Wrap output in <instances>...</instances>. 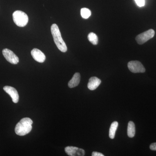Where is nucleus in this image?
<instances>
[{"mask_svg":"<svg viewBox=\"0 0 156 156\" xmlns=\"http://www.w3.org/2000/svg\"><path fill=\"white\" fill-rule=\"evenodd\" d=\"M155 32L154 30H149L137 35L136 37V41L139 44H143L151 39L152 38Z\"/></svg>","mask_w":156,"mask_h":156,"instance_id":"4","label":"nucleus"},{"mask_svg":"<svg viewBox=\"0 0 156 156\" xmlns=\"http://www.w3.org/2000/svg\"><path fill=\"white\" fill-rule=\"evenodd\" d=\"M92 156H104L103 154L101 153L98 152L94 151L92 152Z\"/></svg>","mask_w":156,"mask_h":156,"instance_id":"17","label":"nucleus"},{"mask_svg":"<svg viewBox=\"0 0 156 156\" xmlns=\"http://www.w3.org/2000/svg\"><path fill=\"white\" fill-rule=\"evenodd\" d=\"M101 83V80L96 77H92L89 79L88 84V89L90 90H94L97 89Z\"/></svg>","mask_w":156,"mask_h":156,"instance_id":"10","label":"nucleus"},{"mask_svg":"<svg viewBox=\"0 0 156 156\" xmlns=\"http://www.w3.org/2000/svg\"><path fill=\"white\" fill-rule=\"evenodd\" d=\"M88 40L92 44L97 45L98 44V37L94 33H90L88 36Z\"/></svg>","mask_w":156,"mask_h":156,"instance_id":"14","label":"nucleus"},{"mask_svg":"<svg viewBox=\"0 0 156 156\" xmlns=\"http://www.w3.org/2000/svg\"><path fill=\"white\" fill-rule=\"evenodd\" d=\"M128 69L130 71L133 73H144L145 69L140 62L131 61L128 63Z\"/></svg>","mask_w":156,"mask_h":156,"instance_id":"6","label":"nucleus"},{"mask_svg":"<svg viewBox=\"0 0 156 156\" xmlns=\"http://www.w3.org/2000/svg\"><path fill=\"white\" fill-rule=\"evenodd\" d=\"M51 32L54 43L58 50L63 53L66 52L67 50V46L62 37L61 33L57 24L55 23L52 24L51 27Z\"/></svg>","mask_w":156,"mask_h":156,"instance_id":"2","label":"nucleus"},{"mask_svg":"<svg viewBox=\"0 0 156 156\" xmlns=\"http://www.w3.org/2000/svg\"><path fill=\"white\" fill-rule=\"evenodd\" d=\"M33 123L32 120L30 118H24L21 119L15 127V133L17 135L21 136L28 134L32 129Z\"/></svg>","mask_w":156,"mask_h":156,"instance_id":"1","label":"nucleus"},{"mask_svg":"<svg viewBox=\"0 0 156 156\" xmlns=\"http://www.w3.org/2000/svg\"><path fill=\"white\" fill-rule=\"evenodd\" d=\"M66 153L70 156H83L85 152L83 149L75 147L68 146L65 148Z\"/></svg>","mask_w":156,"mask_h":156,"instance_id":"7","label":"nucleus"},{"mask_svg":"<svg viewBox=\"0 0 156 156\" xmlns=\"http://www.w3.org/2000/svg\"><path fill=\"white\" fill-rule=\"evenodd\" d=\"M80 81V73H76L73 76L72 79L68 83V87L70 88H74L78 86Z\"/></svg>","mask_w":156,"mask_h":156,"instance_id":"11","label":"nucleus"},{"mask_svg":"<svg viewBox=\"0 0 156 156\" xmlns=\"http://www.w3.org/2000/svg\"><path fill=\"white\" fill-rule=\"evenodd\" d=\"M137 6L140 7H143L145 5V0H134Z\"/></svg>","mask_w":156,"mask_h":156,"instance_id":"16","label":"nucleus"},{"mask_svg":"<svg viewBox=\"0 0 156 156\" xmlns=\"http://www.w3.org/2000/svg\"><path fill=\"white\" fill-rule=\"evenodd\" d=\"M118 126H119V123L117 122H113L111 125L109 132V136L110 138L112 139L115 138L116 131L118 128Z\"/></svg>","mask_w":156,"mask_h":156,"instance_id":"12","label":"nucleus"},{"mask_svg":"<svg viewBox=\"0 0 156 156\" xmlns=\"http://www.w3.org/2000/svg\"><path fill=\"white\" fill-rule=\"evenodd\" d=\"M150 148L151 150L156 151V143H154L151 144Z\"/></svg>","mask_w":156,"mask_h":156,"instance_id":"18","label":"nucleus"},{"mask_svg":"<svg viewBox=\"0 0 156 156\" xmlns=\"http://www.w3.org/2000/svg\"><path fill=\"white\" fill-rule=\"evenodd\" d=\"M3 56L10 63L12 64H17L19 62L18 56L11 50L8 49H4L2 50Z\"/></svg>","mask_w":156,"mask_h":156,"instance_id":"5","label":"nucleus"},{"mask_svg":"<svg viewBox=\"0 0 156 156\" xmlns=\"http://www.w3.org/2000/svg\"><path fill=\"white\" fill-rule=\"evenodd\" d=\"M81 15L84 19H88L91 15V11L87 8H83L81 10Z\"/></svg>","mask_w":156,"mask_h":156,"instance_id":"15","label":"nucleus"},{"mask_svg":"<svg viewBox=\"0 0 156 156\" xmlns=\"http://www.w3.org/2000/svg\"><path fill=\"white\" fill-rule=\"evenodd\" d=\"M135 134V126L134 123L130 121L128 124V135L129 137H133Z\"/></svg>","mask_w":156,"mask_h":156,"instance_id":"13","label":"nucleus"},{"mask_svg":"<svg viewBox=\"0 0 156 156\" xmlns=\"http://www.w3.org/2000/svg\"><path fill=\"white\" fill-rule=\"evenodd\" d=\"M13 19L14 23L20 27H25L28 22L27 14L21 11H14L13 14Z\"/></svg>","mask_w":156,"mask_h":156,"instance_id":"3","label":"nucleus"},{"mask_svg":"<svg viewBox=\"0 0 156 156\" xmlns=\"http://www.w3.org/2000/svg\"><path fill=\"white\" fill-rule=\"evenodd\" d=\"M33 58L36 61L40 63H43L45 61L46 56L41 51L37 48L33 49L31 52Z\"/></svg>","mask_w":156,"mask_h":156,"instance_id":"9","label":"nucleus"},{"mask_svg":"<svg viewBox=\"0 0 156 156\" xmlns=\"http://www.w3.org/2000/svg\"><path fill=\"white\" fill-rule=\"evenodd\" d=\"M4 91L11 96L12 101L14 103H17L19 101V96L18 92L14 87L10 86H5L3 88Z\"/></svg>","mask_w":156,"mask_h":156,"instance_id":"8","label":"nucleus"}]
</instances>
